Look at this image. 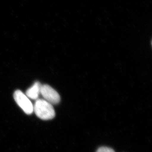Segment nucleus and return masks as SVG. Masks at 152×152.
<instances>
[{
    "instance_id": "20e7f679",
    "label": "nucleus",
    "mask_w": 152,
    "mask_h": 152,
    "mask_svg": "<svg viewBox=\"0 0 152 152\" xmlns=\"http://www.w3.org/2000/svg\"><path fill=\"white\" fill-rule=\"evenodd\" d=\"M41 86L42 85L39 82L34 83L26 91V96L28 98H30L31 99H37L39 95L40 94Z\"/></svg>"
},
{
    "instance_id": "f257e3e1",
    "label": "nucleus",
    "mask_w": 152,
    "mask_h": 152,
    "mask_svg": "<svg viewBox=\"0 0 152 152\" xmlns=\"http://www.w3.org/2000/svg\"><path fill=\"white\" fill-rule=\"evenodd\" d=\"M33 109L37 117L43 120H49L55 116L53 105L45 99H37Z\"/></svg>"
},
{
    "instance_id": "f03ea898",
    "label": "nucleus",
    "mask_w": 152,
    "mask_h": 152,
    "mask_svg": "<svg viewBox=\"0 0 152 152\" xmlns=\"http://www.w3.org/2000/svg\"><path fill=\"white\" fill-rule=\"evenodd\" d=\"M14 99L17 104L27 114L33 112V105L29 98L20 90H16L14 93Z\"/></svg>"
},
{
    "instance_id": "39448f33",
    "label": "nucleus",
    "mask_w": 152,
    "mask_h": 152,
    "mask_svg": "<svg viewBox=\"0 0 152 152\" xmlns=\"http://www.w3.org/2000/svg\"><path fill=\"white\" fill-rule=\"evenodd\" d=\"M96 152H115L113 149L107 147H102L99 148Z\"/></svg>"
},
{
    "instance_id": "7ed1b4c3",
    "label": "nucleus",
    "mask_w": 152,
    "mask_h": 152,
    "mask_svg": "<svg viewBox=\"0 0 152 152\" xmlns=\"http://www.w3.org/2000/svg\"><path fill=\"white\" fill-rule=\"evenodd\" d=\"M40 94L44 98L45 100L51 104H57L60 102V96L59 93L48 85H42Z\"/></svg>"
}]
</instances>
